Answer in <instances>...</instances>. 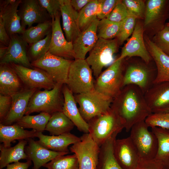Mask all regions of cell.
<instances>
[{
	"label": "cell",
	"instance_id": "obj_14",
	"mask_svg": "<svg viewBox=\"0 0 169 169\" xmlns=\"http://www.w3.org/2000/svg\"><path fill=\"white\" fill-rule=\"evenodd\" d=\"M143 33L142 24L139 22L136 23L131 36L127 39L122 48L119 59H123L127 57L138 56L146 63H150L152 58L145 46Z\"/></svg>",
	"mask_w": 169,
	"mask_h": 169
},
{
	"label": "cell",
	"instance_id": "obj_39",
	"mask_svg": "<svg viewBox=\"0 0 169 169\" xmlns=\"http://www.w3.org/2000/svg\"><path fill=\"white\" fill-rule=\"evenodd\" d=\"M43 167L48 169H79V163L75 155L59 156Z\"/></svg>",
	"mask_w": 169,
	"mask_h": 169
},
{
	"label": "cell",
	"instance_id": "obj_18",
	"mask_svg": "<svg viewBox=\"0 0 169 169\" xmlns=\"http://www.w3.org/2000/svg\"><path fill=\"white\" fill-rule=\"evenodd\" d=\"M10 41L7 52L0 59V63H14L33 69L27 54L28 44L22 35L14 34L10 36Z\"/></svg>",
	"mask_w": 169,
	"mask_h": 169
},
{
	"label": "cell",
	"instance_id": "obj_29",
	"mask_svg": "<svg viewBox=\"0 0 169 169\" xmlns=\"http://www.w3.org/2000/svg\"><path fill=\"white\" fill-rule=\"evenodd\" d=\"M118 134H114L100 146L96 169H122L114 154V142Z\"/></svg>",
	"mask_w": 169,
	"mask_h": 169
},
{
	"label": "cell",
	"instance_id": "obj_28",
	"mask_svg": "<svg viewBox=\"0 0 169 169\" xmlns=\"http://www.w3.org/2000/svg\"><path fill=\"white\" fill-rule=\"evenodd\" d=\"M38 132L32 130H24L15 123L13 125H5L0 124V141L5 147L11 146V142L15 140H27L37 137Z\"/></svg>",
	"mask_w": 169,
	"mask_h": 169
},
{
	"label": "cell",
	"instance_id": "obj_33",
	"mask_svg": "<svg viewBox=\"0 0 169 169\" xmlns=\"http://www.w3.org/2000/svg\"><path fill=\"white\" fill-rule=\"evenodd\" d=\"M151 131L156 135L158 142L155 159L161 162L169 169V129L154 127L151 128Z\"/></svg>",
	"mask_w": 169,
	"mask_h": 169
},
{
	"label": "cell",
	"instance_id": "obj_32",
	"mask_svg": "<svg viewBox=\"0 0 169 169\" xmlns=\"http://www.w3.org/2000/svg\"><path fill=\"white\" fill-rule=\"evenodd\" d=\"M168 1L165 0H149L146 5L144 26H146L155 21L162 23L166 16Z\"/></svg>",
	"mask_w": 169,
	"mask_h": 169
},
{
	"label": "cell",
	"instance_id": "obj_21",
	"mask_svg": "<svg viewBox=\"0 0 169 169\" xmlns=\"http://www.w3.org/2000/svg\"><path fill=\"white\" fill-rule=\"evenodd\" d=\"M99 20L96 19L87 29L81 32L73 42L75 59H85L87 53L96 44L98 39L97 27Z\"/></svg>",
	"mask_w": 169,
	"mask_h": 169
},
{
	"label": "cell",
	"instance_id": "obj_49",
	"mask_svg": "<svg viewBox=\"0 0 169 169\" xmlns=\"http://www.w3.org/2000/svg\"><path fill=\"white\" fill-rule=\"evenodd\" d=\"M10 41V37L8 34L4 23L0 18V44L8 46Z\"/></svg>",
	"mask_w": 169,
	"mask_h": 169
},
{
	"label": "cell",
	"instance_id": "obj_11",
	"mask_svg": "<svg viewBox=\"0 0 169 169\" xmlns=\"http://www.w3.org/2000/svg\"><path fill=\"white\" fill-rule=\"evenodd\" d=\"M147 64L138 62L129 63L124 72L123 87L134 84L144 94L154 84L157 74V70L148 67Z\"/></svg>",
	"mask_w": 169,
	"mask_h": 169
},
{
	"label": "cell",
	"instance_id": "obj_16",
	"mask_svg": "<svg viewBox=\"0 0 169 169\" xmlns=\"http://www.w3.org/2000/svg\"><path fill=\"white\" fill-rule=\"evenodd\" d=\"M61 16L60 13L52 19V36L49 51L66 59H75L73 42L67 41L62 30L60 22Z\"/></svg>",
	"mask_w": 169,
	"mask_h": 169
},
{
	"label": "cell",
	"instance_id": "obj_15",
	"mask_svg": "<svg viewBox=\"0 0 169 169\" xmlns=\"http://www.w3.org/2000/svg\"><path fill=\"white\" fill-rule=\"evenodd\" d=\"M144 96L152 113L169 112V81L154 83Z\"/></svg>",
	"mask_w": 169,
	"mask_h": 169
},
{
	"label": "cell",
	"instance_id": "obj_30",
	"mask_svg": "<svg viewBox=\"0 0 169 169\" xmlns=\"http://www.w3.org/2000/svg\"><path fill=\"white\" fill-rule=\"evenodd\" d=\"M27 143V140H21L13 147H7L3 144H0V169H2L11 163L18 162L21 159L27 160V156L25 151Z\"/></svg>",
	"mask_w": 169,
	"mask_h": 169
},
{
	"label": "cell",
	"instance_id": "obj_24",
	"mask_svg": "<svg viewBox=\"0 0 169 169\" xmlns=\"http://www.w3.org/2000/svg\"><path fill=\"white\" fill-rule=\"evenodd\" d=\"M0 64V94L12 96L25 88L10 64Z\"/></svg>",
	"mask_w": 169,
	"mask_h": 169
},
{
	"label": "cell",
	"instance_id": "obj_13",
	"mask_svg": "<svg viewBox=\"0 0 169 169\" xmlns=\"http://www.w3.org/2000/svg\"><path fill=\"white\" fill-rule=\"evenodd\" d=\"M21 24L25 30L35 23L50 21L52 19L47 11L38 3V0H22L18 9Z\"/></svg>",
	"mask_w": 169,
	"mask_h": 169
},
{
	"label": "cell",
	"instance_id": "obj_10",
	"mask_svg": "<svg viewBox=\"0 0 169 169\" xmlns=\"http://www.w3.org/2000/svg\"><path fill=\"white\" fill-rule=\"evenodd\" d=\"M80 137L81 141L69 148L77 157L79 169H96L100 147L89 133H84Z\"/></svg>",
	"mask_w": 169,
	"mask_h": 169
},
{
	"label": "cell",
	"instance_id": "obj_1",
	"mask_svg": "<svg viewBox=\"0 0 169 169\" xmlns=\"http://www.w3.org/2000/svg\"><path fill=\"white\" fill-rule=\"evenodd\" d=\"M111 106L116 111L123 122L127 132L137 123L145 120L151 112L145 100L144 94L137 86H125L113 99Z\"/></svg>",
	"mask_w": 169,
	"mask_h": 169
},
{
	"label": "cell",
	"instance_id": "obj_3",
	"mask_svg": "<svg viewBox=\"0 0 169 169\" xmlns=\"http://www.w3.org/2000/svg\"><path fill=\"white\" fill-rule=\"evenodd\" d=\"M63 85L56 83L51 90H37L29 100L25 115H29L35 112H43L52 115L56 112L63 111Z\"/></svg>",
	"mask_w": 169,
	"mask_h": 169
},
{
	"label": "cell",
	"instance_id": "obj_9",
	"mask_svg": "<svg viewBox=\"0 0 169 169\" xmlns=\"http://www.w3.org/2000/svg\"><path fill=\"white\" fill-rule=\"evenodd\" d=\"M72 61L53 55L48 51L31 64L33 67L46 72L56 83L64 84H67L69 68Z\"/></svg>",
	"mask_w": 169,
	"mask_h": 169
},
{
	"label": "cell",
	"instance_id": "obj_2",
	"mask_svg": "<svg viewBox=\"0 0 169 169\" xmlns=\"http://www.w3.org/2000/svg\"><path fill=\"white\" fill-rule=\"evenodd\" d=\"M89 133L100 147L115 133H119L124 128L123 122L111 106L106 112L96 116L88 122Z\"/></svg>",
	"mask_w": 169,
	"mask_h": 169
},
{
	"label": "cell",
	"instance_id": "obj_38",
	"mask_svg": "<svg viewBox=\"0 0 169 169\" xmlns=\"http://www.w3.org/2000/svg\"><path fill=\"white\" fill-rule=\"evenodd\" d=\"M51 36L52 31L43 39L28 46L27 54L31 63L42 57L49 51Z\"/></svg>",
	"mask_w": 169,
	"mask_h": 169
},
{
	"label": "cell",
	"instance_id": "obj_27",
	"mask_svg": "<svg viewBox=\"0 0 169 169\" xmlns=\"http://www.w3.org/2000/svg\"><path fill=\"white\" fill-rule=\"evenodd\" d=\"M146 43L148 50L156 66L157 74L154 83L169 81V56L149 39H146Z\"/></svg>",
	"mask_w": 169,
	"mask_h": 169
},
{
	"label": "cell",
	"instance_id": "obj_12",
	"mask_svg": "<svg viewBox=\"0 0 169 169\" xmlns=\"http://www.w3.org/2000/svg\"><path fill=\"white\" fill-rule=\"evenodd\" d=\"M25 88L36 90H51L56 83L44 71L34 67L29 68L14 63H10Z\"/></svg>",
	"mask_w": 169,
	"mask_h": 169
},
{
	"label": "cell",
	"instance_id": "obj_35",
	"mask_svg": "<svg viewBox=\"0 0 169 169\" xmlns=\"http://www.w3.org/2000/svg\"><path fill=\"white\" fill-rule=\"evenodd\" d=\"M52 29L51 20L28 28L21 35L24 39L30 45L44 38L51 32Z\"/></svg>",
	"mask_w": 169,
	"mask_h": 169
},
{
	"label": "cell",
	"instance_id": "obj_19",
	"mask_svg": "<svg viewBox=\"0 0 169 169\" xmlns=\"http://www.w3.org/2000/svg\"><path fill=\"white\" fill-rule=\"evenodd\" d=\"M22 0H1L0 18L10 36L14 34H22L25 31L22 28L18 9Z\"/></svg>",
	"mask_w": 169,
	"mask_h": 169
},
{
	"label": "cell",
	"instance_id": "obj_50",
	"mask_svg": "<svg viewBox=\"0 0 169 169\" xmlns=\"http://www.w3.org/2000/svg\"><path fill=\"white\" fill-rule=\"evenodd\" d=\"M31 164L32 161L30 160L25 162L18 161L8 165L6 169H28Z\"/></svg>",
	"mask_w": 169,
	"mask_h": 169
},
{
	"label": "cell",
	"instance_id": "obj_17",
	"mask_svg": "<svg viewBox=\"0 0 169 169\" xmlns=\"http://www.w3.org/2000/svg\"><path fill=\"white\" fill-rule=\"evenodd\" d=\"M114 154L122 169H136L137 167L140 159L129 136L115 140Z\"/></svg>",
	"mask_w": 169,
	"mask_h": 169
},
{
	"label": "cell",
	"instance_id": "obj_4",
	"mask_svg": "<svg viewBox=\"0 0 169 169\" xmlns=\"http://www.w3.org/2000/svg\"><path fill=\"white\" fill-rule=\"evenodd\" d=\"M79 105V110L87 122L93 118L105 113L110 109L113 99L97 91L94 89L77 94L74 97Z\"/></svg>",
	"mask_w": 169,
	"mask_h": 169
},
{
	"label": "cell",
	"instance_id": "obj_26",
	"mask_svg": "<svg viewBox=\"0 0 169 169\" xmlns=\"http://www.w3.org/2000/svg\"><path fill=\"white\" fill-rule=\"evenodd\" d=\"M37 142L45 148L50 150L59 152L69 153V146L81 141L78 137L70 133L59 136H47L42 132H38Z\"/></svg>",
	"mask_w": 169,
	"mask_h": 169
},
{
	"label": "cell",
	"instance_id": "obj_51",
	"mask_svg": "<svg viewBox=\"0 0 169 169\" xmlns=\"http://www.w3.org/2000/svg\"><path fill=\"white\" fill-rule=\"evenodd\" d=\"M91 0H70L73 8L76 11H79Z\"/></svg>",
	"mask_w": 169,
	"mask_h": 169
},
{
	"label": "cell",
	"instance_id": "obj_52",
	"mask_svg": "<svg viewBox=\"0 0 169 169\" xmlns=\"http://www.w3.org/2000/svg\"><path fill=\"white\" fill-rule=\"evenodd\" d=\"M8 47L2 44H0V59L2 58L6 54Z\"/></svg>",
	"mask_w": 169,
	"mask_h": 169
},
{
	"label": "cell",
	"instance_id": "obj_48",
	"mask_svg": "<svg viewBox=\"0 0 169 169\" xmlns=\"http://www.w3.org/2000/svg\"><path fill=\"white\" fill-rule=\"evenodd\" d=\"M136 169H167L161 161L155 159L141 160Z\"/></svg>",
	"mask_w": 169,
	"mask_h": 169
},
{
	"label": "cell",
	"instance_id": "obj_47",
	"mask_svg": "<svg viewBox=\"0 0 169 169\" xmlns=\"http://www.w3.org/2000/svg\"><path fill=\"white\" fill-rule=\"evenodd\" d=\"M99 0L101 5V11L100 13L97 16V18L100 20L107 18L119 0Z\"/></svg>",
	"mask_w": 169,
	"mask_h": 169
},
{
	"label": "cell",
	"instance_id": "obj_37",
	"mask_svg": "<svg viewBox=\"0 0 169 169\" xmlns=\"http://www.w3.org/2000/svg\"><path fill=\"white\" fill-rule=\"evenodd\" d=\"M122 23H115L107 18L99 20L97 27L98 38L110 39L117 37L120 31Z\"/></svg>",
	"mask_w": 169,
	"mask_h": 169
},
{
	"label": "cell",
	"instance_id": "obj_22",
	"mask_svg": "<svg viewBox=\"0 0 169 169\" xmlns=\"http://www.w3.org/2000/svg\"><path fill=\"white\" fill-rule=\"evenodd\" d=\"M37 90L26 88L12 95V104L7 115L0 123L10 125L16 122L25 115L29 100Z\"/></svg>",
	"mask_w": 169,
	"mask_h": 169
},
{
	"label": "cell",
	"instance_id": "obj_44",
	"mask_svg": "<svg viewBox=\"0 0 169 169\" xmlns=\"http://www.w3.org/2000/svg\"><path fill=\"white\" fill-rule=\"evenodd\" d=\"M129 15L122 0H119L107 19L115 23L122 22Z\"/></svg>",
	"mask_w": 169,
	"mask_h": 169
},
{
	"label": "cell",
	"instance_id": "obj_5",
	"mask_svg": "<svg viewBox=\"0 0 169 169\" xmlns=\"http://www.w3.org/2000/svg\"><path fill=\"white\" fill-rule=\"evenodd\" d=\"M148 127L143 120L135 124L130 130L129 137L141 160L155 159L157 152V138Z\"/></svg>",
	"mask_w": 169,
	"mask_h": 169
},
{
	"label": "cell",
	"instance_id": "obj_36",
	"mask_svg": "<svg viewBox=\"0 0 169 169\" xmlns=\"http://www.w3.org/2000/svg\"><path fill=\"white\" fill-rule=\"evenodd\" d=\"M98 0H91L78 12V23L81 32L87 29L97 18Z\"/></svg>",
	"mask_w": 169,
	"mask_h": 169
},
{
	"label": "cell",
	"instance_id": "obj_43",
	"mask_svg": "<svg viewBox=\"0 0 169 169\" xmlns=\"http://www.w3.org/2000/svg\"><path fill=\"white\" fill-rule=\"evenodd\" d=\"M152 42L163 53L169 56V26L165 25L159 30Z\"/></svg>",
	"mask_w": 169,
	"mask_h": 169
},
{
	"label": "cell",
	"instance_id": "obj_8",
	"mask_svg": "<svg viewBox=\"0 0 169 169\" xmlns=\"http://www.w3.org/2000/svg\"><path fill=\"white\" fill-rule=\"evenodd\" d=\"M118 44L117 39L98 38L85 59L95 77L97 78L104 67L113 63V55L117 51Z\"/></svg>",
	"mask_w": 169,
	"mask_h": 169
},
{
	"label": "cell",
	"instance_id": "obj_46",
	"mask_svg": "<svg viewBox=\"0 0 169 169\" xmlns=\"http://www.w3.org/2000/svg\"><path fill=\"white\" fill-rule=\"evenodd\" d=\"M12 102L11 96L0 94V121L4 120L11 108Z\"/></svg>",
	"mask_w": 169,
	"mask_h": 169
},
{
	"label": "cell",
	"instance_id": "obj_7",
	"mask_svg": "<svg viewBox=\"0 0 169 169\" xmlns=\"http://www.w3.org/2000/svg\"><path fill=\"white\" fill-rule=\"evenodd\" d=\"M76 94L85 93L94 89L92 70L85 59H75L71 63L66 84Z\"/></svg>",
	"mask_w": 169,
	"mask_h": 169
},
{
	"label": "cell",
	"instance_id": "obj_40",
	"mask_svg": "<svg viewBox=\"0 0 169 169\" xmlns=\"http://www.w3.org/2000/svg\"><path fill=\"white\" fill-rule=\"evenodd\" d=\"M136 18L129 15L122 22L120 33L117 37L118 44H122L132 33L136 24Z\"/></svg>",
	"mask_w": 169,
	"mask_h": 169
},
{
	"label": "cell",
	"instance_id": "obj_25",
	"mask_svg": "<svg viewBox=\"0 0 169 169\" xmlns=\"http://www.w3.org/2000/svg\"><path fill=\"white\" fill-rule=\"evenodd\" d=\"M64 97L63 112L73 122L78 129L84 133H89V125L82 116L73 93L67 86L62 89Z\"/></svg>",
	"mask_w": 169,
	"mask_h": 169
},
{
	"label": "cell",
	"instance_id": "obj_20",
	"mask_svg": "<svg viewBox=\"0 0 169 169\" xmlns=\"http://www.w3.org/2000/svg\"><path fill=\"white\" fill-rule=\"evenodd\" d=\"M27 140L28 145L25 146V151L27 156V160H31L33 163V169H39L41 166H43L54 159L69 153L47 149L32 138Z\"/></svg>",
	"mask_w": 169,
	"mask_h": 169
},
{
	"label": "cell",
	"instance_id": "obj_6",
	"mask_svg": "<svg viewBox=\"0 0 169 169\" xmlns=\"http://www.w3.org/2000/svg\"><path fill=\"white\" fill-rule=\"evenodd\" d=\"M123 59L118 58L101 73L94 86L95 90L113 99L119 94L123 87Z\"/></svg>",
	"mask_w": 169,
	"mask_h": 169
},
{
	"label": "cell",
	"instance_id": "obj_42",
	"mask_svg": "<svg viewBox=\"0 0 169 169\" xmlns=\"http://www.w3.org/2000/svg\"><path fill=\"white\" fill-rule=\"evenodd\" d=\"M145 121L148 127L169 129V112L152 113Z\"/></svg>",
	"mask_w": 169,
	"mask_h": 169
},
{
	"label": "cell",
	"instance_id": "obj_31",
	"mask_svg": "<svg viewBox=\"0 0 169 169\" xmlns=\"http://www.w3.org/2000/svg\"><path fill=\"white\" fill-rule=\"evenodd\" d=\"M74 125L63 111L53 114L48 122L45 130L51 136H59L70 133Z\"/></svg>",
	"mask_w": 169,
	"mask_h": 169
},
{
	"label": "cell",
	"instance_id": "obj_23",
	"mask_svg": "<svg viewBox=\"0 0 169 169\" xmlns=\"http://www.w3.org/2000/svg\"><path fill=\"white\" fill-rule=\"evenodd\" d=\"M63 26L66 39L73 42L81 31L78 23V12L72 7L70 0H59Z\"/></svg>",
	"mask_w": 169,
	"mask_h": 169
},
{
	"label": "cell",
	"instance_id": "obj_41",
	"mask_svg": "<svg viewBox=\"0 0 169 169\" xmlns=\"http://www.w3.org/2000/svg\"><path fill=\"white\" fill-rule=\"evenodd\" d=\"M122 2L125 7L129 15L137 18H144L146 5L141 0H123Z\"/></svg>",
	"mask_w": 169,
	"mask_h": 169
},
{
	"label": "cell",
	"instance_id": "obj_34",
	"mask_svg": "<svg viewBox=\"0 0 169 169\" xmlns=\"http://www.w3.org/2000/svg\"><path fill=\"white\" fill-rule=\"evenodd\" d=\"M51 116L48 113L43 112L36 115H25L15 123L24 129L31 128L38 132H42L45 130Z\"/></svg>",
	"mask_w": 169,
	"mask_h": 169
},
{
	"label": "cell",
	"instance_id": "obj_45",
	"mask_svg": "<svg viewBox=\"0 0 169 169\" xmlns=\"http://www.w3.org/2000/svg\"><path fill=\"white\" fill-rule=\"evenodd\" d=\"M39 4L48 12L51 19L61 13L59 0H38Z\"/></svg>",
	"mask_w": 169,
	"mask_h": 169
},
{
	"label": "cell",
	"instance_id": "obj_53",
	"mask_svg": "<svg viewBox=\"0 0 169 169\" xmlns=\"http://www.w3.org/2000/svg\"><path fill=\"white\" fill-rule=\"evenodd\" d=\"M166 25L169 26V22L166 23Z\"/></svg>",
	"mask_w": 169,
	"mask_h": 169
}]
</instances>
